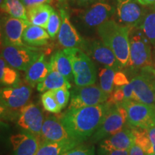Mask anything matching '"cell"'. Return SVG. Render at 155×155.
<instances>
[{
	"label": "cell",
	"instance_id": "cell-39",
	"mask_svg": "<svg viewBox=\"0 0 155 155\" xmlns=\"http://www.w3.org/2000/svg\"><path fill=\"white\" fill-rule=\"evenodd\" d=\"M96 1V0H75L76 3L80 6L91 5V4L94 3Z\"/></svg>",
	"mask_w": 155,
	"mask_h": 155
},
{
	"label": "cell",
	"instance_id": "cell-24",
	"mask_svg": "<svg viewBox=\"0 0 155 155\" xmlns=\"http://www.w3.org/2000/svg\"><path fill=\"white\" fill-rule=\"evenodd\" d=\"M78 145H80V143L73 139L60 142L42 141L35 155H62Z\"/></svg>",
	"mask_w": 155,
	"mask_h": 155
},
{
	"label": "cell",
	"instance_id": "cell-9",
	"mask_svg": "<svg viewBox=\"0 0 155 155\" xmlns=\"http://www.w3.org/2000/svg\"><path fill=\"white\" fill-rule=\"evenodd\" d=\"M134 101L155 106V71L150 67H144L142 73L131 79Z\"/></svg>",
	"mask_w": 155,
	"mask_h": 155
},
{
	"label": "cell",
	"instance_id": "cell-4",
	"mask_svg": "<svg viewBox=\"0 0 155 155\" xmlns=\"http://www.w3.org/2000/svg\"><path fill=\"white\" fill-rule=\"evenodd\" d=\"M38 48L25 45L2 46L1 56L13 68L26 71L40 58Z\"/></svg>",
	"mask_w": 155,
	"mask_h": 155
},
{
	"label": "cell",
	"instance_id": "cell-5",
	"mask_svg": "<svg viewBox=\"0 0 155 155\" xmlns=\"http://www.w3.org/2000/svg\"><path fill=\"white\" fill-rule=\"evenodd\" d=\"M131 67H147L151 62L150 42L139 27L131 28L129 32Z\"/></svg>",
	"mask_w": 155,
	"mask_h": 155
},
{
	"label": "cell",
	"instance_id": "cell-40",
	"mask_svg": "<svg viewBox=\"0 0 155 155\" xmlns=\"http://www.w3.org/2000/svg\"><path fill=\"white\" fill-rule=\"evenodd\" d=\"M137 1L142 5H155V0H137Z\"/></svg>",
	"mask_w": 155,
	"mask_h": 155
},
{
	"label": "cell",
	"instance_id": "cell-7",
	"mask_svg": "<svg viewBox=\"0 0 155 155\" xmlns=\"http://www.w3.org/2000/svg\"><path fill=\"white\" fill-rule=\"evenodd\" d=\"M127 115V121L133 127L148 129L155 126V106L147 105L137 101L121 103Z\"/></svg>",
	"mask_w": 155,
	"mask_h": 155
},
{
	"label": "cell",
	"instance_id": "cell-17",
	"mask_svg": "<svg viewBox=\"0 0 155 155\" xmlns=\"http://www.w3.org/2000/svg\"><path fill=\"white\" fill-rule=\"evenodd\" d=\"M134 144V137L131 129L124 128L117 133L103 139L99 144V150H129Z\"/></svg>",
	"mask_w": 155,
	"mask_h": 155
},
{
	"label": "cell",
	"instance_id": "cell-25",
	"mask_svg": "<svg viewBox=\"0 0 155 155\" xmlns=\"http://www.w3.org/2000/svg\"><path fill=\"white\" fill-rule=\"evenodd\" d=\"M71 87L69 81L61 73L55 71H51L45 79L39 83L37 89L39 92H46L61 88H70Z\"/></svg>",
	"mask_w": 155,
	"mask_h": 155
},
{
	"label": "cell",
	"instance_id": "cell-10",
	"mask_svg": "<svg viewBox=\"0 0 155 155\" xmlns=\"http://www.w3.org/2000/svg\"><path fill=\"white\" fill-rule=\"evenodd\" d=\"M109 98L99 87L91 85L87 86H76L71 93V103L68 109L80 108L104 104Z\"/></svg>",
	"mask_w": 155,
	"mask_h": 155
},
{
	"label": "cell",
	"instance_id": "cell-34",
	"mask_svg": "<svg viewBox=\"0 0 155 155\" xmlns=\"http://www.w3.org/2000/svg\"><path fill=\"white\" fill-rule=\"evenodd\" d=\"M114 83L116 87H121L127 85L128 83H129V82L128 81L127 78L126 77V75L123 73L117 71L116 73L115 76H114Z\"/></svg>",
	"mask_w": 155,
	"mask_h": 155
},
{
	"label": "cell",
	"instance_id": "cell-15",
	"mask_svg": "<svg viewBox=\"0 0 155 155\" xmlns=\"http://www.w3.org/2000/svg\"><path fill=\"white\" fill-rule=\"evenodd\" d=\"M62 19L61 29L58 33V41L65 48H72L84 46V40L70 20L69 15L64 9L60 11Z\"/></svg>",
	"mask_w": 155,
	"mask_h": 155
},
{
	"label": "cell",
	"instance_id": "cell-13",
	"mask_svg": "<svg viewBox=\"0 0 155 155\" xmlns=\"http://www.w3.org/2000/svg\"><path fill=\"white\" fill-rule=\"evenodd\" d=\"M32 25L28 20L5 17L2 23V40L3 45H25L22 40L25 29Z\"/></svg>",
	"mask_w": 155,
	"mask_h": 155
},
{
	"label": "cell",
	"instance_id": "cell-37",
	"mask_svg": "<svg viewBox=\"0 0 155 155\" xmlns=\"http://www.w3.org/2000/svg\"><path fill=\"white\" fill-rule=\"evenodd\" d=\"M98 155H129V150L104 151L98 150Z\"/></svg>",
	"mask_w": 155,
	"mask_h": 155
},
{
	"label": "cell",
	"instance_id": "cell-33",
	"mask_svg": "<svg viewBox=\"0 0 155 155\" xmlns=\"http://www.w3.org/2000/svg\"><path fill=\"white\" fill-rule=\"evenodd\" d=\"M62 155H95V148L93 145H78Z\"/></svg>",
	"mask_w": 155,
	"mask_h": 155
},
{
	"label": "cell",
	"instance_id": "cell-14",
	"mask_svg": "<svg viewBox=\"0 0 155 155\" xmlns=\"http://www.w3.org/2000/svg\"><path fill=\"white\" fill-rule=\"evenodd\" d=\"M115 7L108 3L95 2L83 12L80 15L81 22L87 28L99 27L115 13Z\"/></svg>",
	"mask_w": 155,
	"mask_h": 155
},
{
	"label": "cell",
	"instance_id": "cell-36",
	"mask_svg": "<svg viewBox=\"0 0 155 155\" xmlns=\"http://www.w3.org/2000/svg\"><path fill=\"white\" fill-rule=\"evenodd\" d=\"M148 134L151 144V153L155 152V126L148 129H145Z\"/></svg>",
	"mask_w": 155,
	"mask_h": 155
},
{
	"label": "cell",
	"instance_id": "cell-41",
	"mask_svg": "<svg viewBox=\"0 0 155 155\" xmlns=\"http://www.w3.org/2000/svg\"><path fill=\"white\" fill-rule=\"evenodd\" d=\"M147 155H155V152H154V153H150V154H147Z\"/></svg>",
	"mask_w": 155,
	"mask_h": 155
},
{
	"label": "cell",
	"instance_id": "cell-22",
	"mask_svg": "<svg viewBox=\"0 0 155 155\" xmlns=\"http://www.w3.org/2000/svg\"><path fill=\"white\" fill-rule=\"evenodd\" d=\"M50 37L44 28L30 25L23 32L22 40L27 45L36 48L47 45Z\"/></svg>",
	"mask_w": 155,
	"mask_h": 155
},
{
	"label": "cell",
	"instance_id": "cell-3",
	"mask_svg": "<svg viewBox=\"0 0 155 155\" xmlns=\"http://www.w3.org/2000/svg\"><path fill=\"white\" fill-rule=\"evenodd\" d=\"M72 63L73 81L76 86L94 85L96 81V69L94 63L84 52L78 48H65Z\"/></svg>",
	"mask_w": 155,
	"mask_h": 155
},
{
	"label": "cell",
	"instance_id": "cell-6",
	"mask_svg": "<svg viewBox=\"0 0 155 155\" xmlns=\"http://www.w3.org/2000/svg\"><path fill=\"white\" fill-rule=\"evenodd\" d=\"M127 121V115L125 108L121 104H114L104 118L99 128L91 137V142L102 141L121 131L124 128Z\"/></svg>",
	"mask_w": 155,
	"mask_h": 155
},
{
	"label": "cell",
	"instance_id": "cell-21",
	"mask_svg": "<svg viewBox=\"0 0 155 155\" xmlns=\"http://www.w3.org/2000/svg\"><path fill=\"white\" fill-rule=\"evenodd\" d=\"M49 63L51 71H55L61 73L69 81L74 79L72 63L68 55L64 50L55 52L50 58Z\"/></svg>",
	"mask_w": 155,
	"mask_h": 155
},
{
	"label": "cell",
	"instance_id": "cell-11",
	"mask_svg": "<svg viewBox=\"0 0 155 155\" xmlns=\"http://www.w3.org/2000/svg\"><path fill=\"white\" fill-rule=\"evenodd\" d=\"M116 14L121 24L129 28L139 27L146 17L137 0H116Z\"/></svg>",
	"mask_w": 155,
	"mask_h": 155
},
{
	"label": "cell",
	"instance_id": "cell-12",
	"mask_svg": "<svg viewBox=\"0 0 155 155\" xmlns=\"http://www.w3.org/2000/svg\"><path fill=\"white\" fill-rule=\"evenodd\" d=\"M44 121L41 109L35 104H29L19 113L17 124L24 129L25 131L32 134L38 138H41V131Z\"/></svg>",
	"mask_w": 155,
	"mask_h": 155
},
{
	"label": "cell",
	"instance_id": "cell-27",
	"mask_svg": "<svg viewBox=\"0 0 155 155\" xmlns=\"http://www.w3.org/2000/svg\"><path fill=\"white\" fill-rule=\"evenodd\" d=\"M1 5L2 9L11 17L28 20L27 8L20 0H4Z\"/></svg>",
	"mask_w": 155,
	"mask_h": 155
},
{
	"label": "cell",
	"instance_id": "cell-8",
	"mask_svg": "<svg viewBox=\"0 0 155 155\" xmlns=\"http://www.w3.org/2000/svg\"><path fill=\"white\" fill-rule=\"evenodd\" d=\"M32 94V88L28 86H16L5 87L1 89V114L20 113L28 104Z\"/></svg>",
	"mask_w": 155,
	"mask_h": 155
},
{
	"label": "cell",
	"instance_id": "cell-38",
	"mask_svg": "<svg viewBox=\"0 0 155 155\" xmlns=\"http://www.w3.org/2000/svg\"><path fill=\"white\" fill-rule=\"evenodd\" d=\"M147 154L141 147L134 143L129 150V155H147Z\"/></svg>",
	"mask_w": 155,
	"mask_h": 155
},
{
	"label": "cell",
	"instance_id": "cell-16",
	"mask_svg": "<svg viewBox=\"0 0 155 155\" xmlns=\"http://www.w3.org/2000/svg\"><path fill=\"white\" fill-rule=\"evenodd\" d=\"M12 155H35L42 141L40 138L24 131L11 136Z\"/></svg>",
	"mask_w": 155,
	"mask_h": 155
},
{
	"label": "cell",
	"instance_id": "cell-26",
	"mask_svg": "<svg viewBox=\"0 0 155 155\" xmlns=\"http://www.w3.org/2000/svg\"><path fill=\"white\" fill-rule=\"evenodd\" d=\"M0 80L5 86H17L19 83V73L11 67L1 56L0 59Z\"/></svg>",
	"mask_w": 155,
	"mask_h": 155
},
{
	"label": "cell",
	"instance_id": "cell-28",
	"mask_svg": "<svg viewBox=\"0 0 155 155\" xmlns=\"http://www.w3.org/2000/svg\"><path fill=\"white\" fill-rule=\"evenodd\" d=\"M116 73L115 70L110 67L105 66L100 69L101 88L108 95H111L113 93L114 87V80Z\"/></svg>",
	"mask_w": 155,
	"mask_h": 155
},
{
	"label": "cell",
	"instance_id": "cell-31",
	"mask_svg": "<svg viewBox=\"0 0 155 155\" xmlns=\"http://www.w3.org/2000/svg\"><path fill=\"white\" fill-rule=\"evenodd\" d=\"M61 22V17H60V15H58L57 12L54 10L50 15L47 27H46V30H47V32L49 34L50 38H55L56 35L59 33Z\"/></svg>",
	"mask_w": 155,
	"mask_h": 155
},
{
	"label": "cell",
	"instance_id": "cell-30",
	"mask_svg": "<svg viewBox=\"0 0 155 155\" xmlns=\"http://www.w3.org/2000/svg\"><path fill=\"white\" fill-rule=\"evenodd\" d=\"M41 102L45 109L50 113L58 114L62 110V108L58 104L51 91L43 93L41 96Z\"/></svg>",
	"mask_w": 155,
	"mask_h": 155
},
{
	"label": "cell",
	"instance_id": "cell-23",
	"mask_svg": "<svg viewBox=\"0 0 155 155\" xmlns=\"http://www.w3.org/2000/svg\"><path fill=\"white\" fill-rule=\"evenodd\" d=\"M54 9L48 4L27 8L28 19L31 24L46 29L48 20Z\"/></svg>",
	"mask_w": 155,
	"mask_h": 155
},
{
	"label": "cell",
	"instance_id": "cell-19",
	"mask_svg": "<svg viewBox=\"0 0 155 155\" xmlns=\"http://www.w3.org/2000/svg\"><path fill=\"white\" fill-rule=\"evenodd\" d=\"M89 50L93 58L105 66L111 68L116 71L122 68L113 51L103 42L94 41L89 46Z\"/></svg>",
	"mask_w": 155,
	"mask_h": 155
},
{
	"label": "cell",
	"instance_id": "cell-29",
	"mask_svg": "<svg viewBox=\"0 0 155 155\" xmlns=\"http://www.w3.org/2000/svg\"><path fill=\"white\" fill-rule=\"evenodd\" d=\"M139 28L150 40L151 44H155V12L150 13L144 17Z\"/></svg>",
	"mask_w": 155,
	"mask_h": 155
},
{
	"label": "cell",
	"instance_id": "cell-35",
	"mask_svg": "<svg viewBox=\"0 0 155 155\" xmlns=\"http://www.w3.org/2000/svg\"><path fill=\"white\" fill-rule=\"evenodd\" d=\"M26 8L34 7V6L45 5L51 2L52 0H20Z\"/></svg>",
	"mask_w": 155,
	"mask_h": 155
},
{
	"label": "cell",
	"instance_id": "cell-32",
	"mask_svg": "<svg viewBox=\"0 0 155 155\" xmlns=\"http://www.w3.org/2000/svg\"><path fill=\"white\" fill-rule=\"evenodd\" d=\"M54 97L57 101L58 104L62 108V109L67 106L70 98V92L68 88H61L51 91Z\"/></svg>",
	"mask_w": 155,
	"mask_h": 155
},
{
	"label": "cell",
	"instance_id": "cell-18",
	"mask_svg": "<svg viewBox=\"0 0 155 155\" xmlns=\"http://www.w3.org/2000/svg\"><path fill=\"white\" fill-rule=\"evenodd\" d=\"M41 138L43 141L60 142L72 139L65 127L55 116H48L45 119L41 131Z\"/></svg>",
	"mask_w": 155,
	"mask_h": 155
},
{
	"label": "cell",
	"instance_id": "cell-1",
	"mask_svg": "<svg viewBox=\"0 0 155 155\" xmlns=\"http://www.w3.org/2000/svg\"><path fill=\"white\" fill-rule=\"evenodd\" d=\"M111 105L107 102L96 106L68 109L60 120L71 138L81 144L91 137L99 128Z\"/></svg>",
	"mask_w": 155,
	"mask_h": 155
},
{
	"label": "cell",
	"instance_id": "cell-2",
	"mask_svg": "<svg viewBox=\"0 0 155 155\" xmlns=\"http://www.w3.org/2000/svg\"><path fill=\"white\" fill-rule=\"evenodd\" d=\"M129 27L118 24L109 19L98 28V33L103 43L109 48L122 68L129 65L130 58Z\"/></svg>",
	"mask_w": 155,
	"mask_h": 155
},
{
	"label": "cell",
	"instance_id": "cell-20",
	"mask_svg": "<svg viewBox=\"0 0 155 155\" xmlns=\"http://www.w3.org/2000/svg\"><path fill=\"white\" fill-rule=\"evenodd\" d=\"M51 71L50 63L43 53L26 71L25 80L30 86L35 87L42 83Z\"/></svg>",
	"mask_w": 155,
	"mask_h": 155
}]
</instances>
